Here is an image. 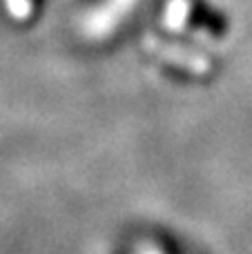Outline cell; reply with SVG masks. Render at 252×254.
<instances>
[{
	"mask_svg": "<svg viewBox=\"0 0 252 254\" xmlns=\"http://www.w3.org/2000/svg\"><path fill=\"white\" fill-rule=\"evenodd\" d=\"M143 47H145L150 54H154L156 58H161V61L170 63V65H174V67H181V69L190 71V74L203 76L210 71L208 58L196 54V52H192V49L181 47V45L165 43V40L156 38V36H145V38H143Z\"/></svg>",
	"mask_w": 252,
	"mask_h": 254,
	"instance_id": "1",
	"label": "cell"
},
{
	"mask_svg": "<svg viewBox=\"0 0 252 254\" xmlns=\"http://www.w3.org/2000/svg\"><path fill=\"white\" fill-rule=\"evenodd\" d=\"M190 0H172L168 4V11H165V27L170 31H183L186 29L188 16H190Z\"/></svg>",
	"mask_w": 252,
	"mask_h": 254,
	"instance_id": "2",
	"label": "cell"
},
{
	"mask_svg": "<svg viewBox=\"0 0 252 254\" xmlns=\"http://www.w3.org/2000/svg\"><path fill=\"white\" fill-rule=\"evenodd\" d=\"M4 4H7V11L9 16L13 18V20H27V18L31 16V0H4Z\"/></svg>",
	"mask_w": 252,
	"mask_h": 254,
	"instance_id": "3",
	"label": "cell"
}]
</instances>
